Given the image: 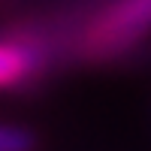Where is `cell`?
<instances>
[{
    "mask_svg": "<svg viewBox=\"0 0 151 151\" xmlns=\"http://www.w3.org/2000/svg\"><path fill=\"white\" fill-rule=\"evenodd\" d=\"M151 36V0H112L85 36L91 58H118Z\"/></svg>",
    "mask_w": 151,
    "mask_h": 151,
    "instance_id": "cell-1",
    "label": "cell"
},
{
    "mask_svg": "<svg viewBox=\"0 0 151 151\" xmlns=\"http://www.w3.org/2000/svg\"><path fill=\"white\" fill-rule=\"evenodd\" d=\"M30 52L24 45L15 42H0V88L15 85L18 79H24L30 70Z\"/></svg>",
    "mask_w": 151,
    "mask_h": 151,
    "instance_id": "cell-2",
    "label": "cell"
},
{
    "mask_svg": "<svg viewBox=\"0 0 151 151\" xmlns=\"http://www.w3.org/2000/svg\"><path fill=\"white\" fill-rule=\"evenodd\" d=\"M33 133L24 127L0 124V151H33Z\"/></svg>",
    "mask_w": 151,
    "mask_h": 151,
    "instance_id": "cell-3",
    "label": "cell"
}]
</instances>
